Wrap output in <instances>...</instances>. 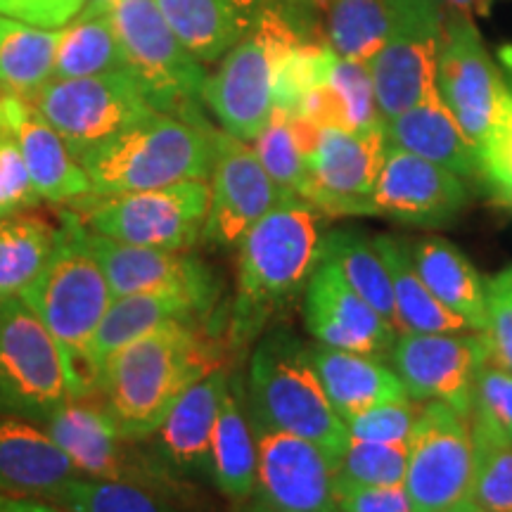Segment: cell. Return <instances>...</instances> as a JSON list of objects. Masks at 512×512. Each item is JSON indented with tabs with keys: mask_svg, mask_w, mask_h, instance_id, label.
<instances>
[{
	"mask_svg": "<svg viewBox=\"0 0 512 512\" xmlns=\"http://www.w3.org/2000/svg\"><path fill=\"white\" fill-rule=\"evenodd\" d=\"M470 430V501L484 512H512V444L477 415H470Z\"/></svg>",
	"mask_w": 512,
	"mask_h": 512,
	"instance_id": "37",
	"label": "cell"
},
{
	"mask_svg": "<svg viewBox=\"0 0 512 512\" xmlns=\"http://www.w3.org/2000/svg\"><path fill=\"white\" fill-rule=\"evenodd\" d=\"M252 147L256 155H259L261 164H264V169L287 195H304L309 169H306V157L302 147H299L297 138H294L290 114L273 110L264 131L252 140Z\"/></svg>",
	"mask_w": 512,
	"mask_h": 512,
	"instance_id": "40",
	"label": "cell"
},
{
	"mask_svg": "<svg viewBox=\"0 0 512 512\" xmlns=\"http://www.w3.org/2000/svg\"><path fill=\"white\" fill-rule=\"evenodd\" d=\"M31 100L76 159L157 112L128 69L79 79H53Z\"/></svg>",
	"mask_w": 512,
	"mask_h": 512,
	"instance_id": "12",
	"label": "cell"
},
{
	"mask_svg": "<svg viewBox=\"0 0 512 512\" xmlns=\"http://www.w3.org/2000/svg\"><path fill=\"white\" fill-rule=\"evenodd\" d=\"M309 0H157L159 10L202 64L219 62L268 10Z\"/></svg>",
	"mask_w": 512,
	"mask_h": 512,
	"instance_id": "24",
	"label": "cell"
},
{
	"mask_svg": "<svg viewBox=\"0 0 512 512\" xmlns=\"http://www.w3.org/2000/svg\"><path fill=\"white\" fill-rule=\"evenodd\" d=\"M126 69L110 5L86 3L67 27H62L53 79H79Z\"/></svg>",
	"mask_w": 512,
	"mask_h": 512,
	"instance_id": "33",
	"label": "cell"
},
{
	"mask_svg": "<svg viewBox=\"0 0 512 512\" xmlns=\"http://www.w3.org/2000/svg\"><path fill=\"white\" fill-rule=\"evenodd\" d=\"M86 389L22 297H0V413L43 425Z\"/></svg>",
	"mask_w": 512,
	"mask_h": 512,
	"instance_id": "7",
	"label": "cell"
},
{
	"mask_svg": "<svg viewBox=\"0 0 512 512\" xmlns=\"http://www.w3.org/2000/svg\"><path fill=\"white\" fill-rule=\"evenodd\" d=\"M209 188V216L202 240L216 247H238L256 221L292 197L273 181L254 147L226 131H216Z\"/></svg>",
	"mask_w": 512,
	"mask_h": 512,
	"instance_id": "18",
	"label": "cell"
},
{
	"mask_svg": "<svg viewBox=\"0 0 512 512\" xmlns=\"http://www.w3.org/2000/svg\"><path fill=\"white\" fill-rule=\"evenodd\" d=\"M86 3H91V5H112L114 0H86Z\"/></svg>",
	"mask_w": 512,
	"mask_h": 512,
	"instance_id": "54",
	"label": "cell"
},
{
	"mask_svg": "<svg viewBox=\"0 0 512 512\" xmlns=\"http://www.w3.org/2000/svg\"><path fill=\"white\" fill-rule=\"evenodd\" d=\"M228 377L226 368H216L185 389L155 434L143 441L152 456L183 482L195 475L209 477L211 437Z\"/></svg>",
	"mask_w": 512,
	"mask_h": 512,
	"instance_id": "23",
	"label": "cell"
},
{
	"mask_svg": "<svg viewBox=\"0 0 512 512\" xmlns=\"http://www.w3.org/2000/svg\"><path fill=\"white\" fill-rule=\"evenodd\" d=\"M110 17L126 69L143 86L152 107L174 117L202 119L197 102L209 74L166 22L157 0H114Z\"/></svg>",
	"mask_w": 512,
	"mask_h": 512,
	"instance_id": "8",
	"label": "cell"
},
{
	"mask_svg": "<svg viewBox=\"0 0 512 512\" xmlns=\"http://www.w3.org/2000/svg\"><path fill=\"white\" fill-rule=\"evenodd\" d=\"M330 83L344 105L349 131H366V128L382 124L380 112H377L370 64L344 60L337 55L330 72Z\"/></svg>",
	"mask_w": 512,
	"mask_h": 512,
	"instance_id": "41",
	"label": "cell"
},
{
	"mask_svg": "<svg viewBox=\"0 0 512 512\" xmlns=\"http://www.w3.org/2000/svg\"><path fill=\"white\" fill-rule=\"evenodd\" d=\"M413 264L430 292L470 325L484 332L489 323L486 313V280L456 245L437 235L422 238L411 245Z\"/></svg>",
	"mask_w": 512,
	"mask_h": 512,
	"instance_id": "30",
	"label": "cell"
},
{
	"mask_svg": "<svg viewBox=\"0 0 512 512\" xmlns=\"http://www.w3.org/2000/svg\"><path fill=\"white\" fill-rule=\"evenodd\" d=\"M418 413L420 401L415 403L413 399L380 403L347 420L349 437L380 444H408Z\"/></svg>",
	"mask_w": 512,
	"mask_h": 512,
	"instance_id": "42",
	"label": "cell"
},
{
	"mask_svg": "<svg viewBox=\"0 0 512 512\" xmlns=\"http://www.w3.org/2000/svg\"><path fill=\"white\" fill-rule=\"evenodd\" d=\"M207 316V309L183 294L136 292L114 297L88 349V370L93 384L98 368L119 349L169 325H200Z\"/></svg>",
	"mask_w": 512,
	"mask_h": 512,
	"instance_id": "27",
	"label": "cell"
},
{
	"mask_svg": "<svg viewBox=\"0 0 512 512\" xmlns=\"http://www.w3.org/2000/svg\"><path fill=\"white\" fill-rule=\"evenodd\" d=\"M501 57H503V64H505V83H508V93H510V100H512V48H503L501 50Z\"/></svg>",
	"mask_w": 512,
	"mask_h": 512,
	"instance_id": "52",
	"label": "cell"
},
{
	"mask_svg": "<svg viewBox=\"0 0 512 512\" xmlns=\"http://www.w3.org/2000/svg\"><path fill=\"white\" fill-rule=\"evenodd\" d=\"M323 211L290 197L238 242V273L228 313V344L245 349L304 290L323 252Z\"/></svg>",
	"mask_w": 512,
	"mask_h": 512,
	"instance_id": "2",
	"label": "cell"
},
{
	"mask_svg": "<svg viewBox=\"0 0 512 512\" xmlns=\"http://www.w3.org/2000/svg\"><path fill=\"white\" fill-rule=\"evenodd\" d=\"M216 131L204 119L155 112L95 145L79 162L93 197L155 190L181 181H209Z\"/></svg>",
	"mask_w": 512,
	"mask_h": 512,
	"instance_id": "3",
	"label": "cell"
},
{
	"mask_svg": "<svg viewBox=\"0 0 512 512\" xmlns=\"http://www.w3.org/2000/svg\"><path fill=\"white\" fill-rule=\"evenodd\" d=\"M403 489L413 512H441L470 501L472 430L467 415L441 401L420 403L408 439Z\"/></svg>",
	"mask_w": 512,
	"mask_h": 512,
	"instance_id": "13",
	"label": "cell"
},
{
	"mask_svg": "<svg viewBox=\"0 0 512 512\" xmlns=\"http://www.w3.org/2000/svg\"><path fill=\"white\" fill-rule=\"evenodd\" d=\"M0 512H64L55 503L34 496H15L0 491Z\"/></svg>",
	"mask_w": 512,
	"mask_h": 512,
	"instance_id": "49",
	"label": "cell"
},
{
	"mask_svg": "<svg viewBox=\"0 0 512 512\" xmlns=\"http://www.w3.org/2000/svg\"><path fill=\"white\" fill-rule=\"evenodd\" d=\"M339 512H413L403 484L354 486L337 484Z\"/></svg>",
	"mask_w": 512,
	"mask_h": 512,
	"instance_id": "48",
	"label": "cell"
},
{
	"mask_svg": "<svg viewBox=\"0 0 512 512\" xmlns=\"http://www.w3.org/2000/svg\"><path fill=\"white\" fill-rule=\"evenodd\" d=\"M41 202L22 150L10 128L0 119V216L29 211Z\"/></svg>",
	"mask_w": 512,
	"mask_h": 512,
	"instance_id": "44",
	"label": "cell"
},
{
	"mask_svg": "<svg viewBox=\"0 0 512 512\" xmlns=\"http://www.w3.org/2000/svg\"><path fill=\"white\" fill-rule=\"evenodd\" d=\"M408 467V444H380L349 437L335 460L337 484L396 486L403 484Z\"/></svg>",
	"mask_w": 512,
	"mask_h": 512,
	"instance_id": "39",
	"label": "cell"
},
{
	"mask_svg": "<svg viewBox=\"0 0 512 512\" xmlns=\"http://www.w3.org/2000/svg\"><path fill=\"white\" fill-rule=\"evenodd\" d=\"M209 200V181H181L126 195L88 197L83 221L100 238L188 252L202 240Z\"/></svg>",
	"mask_w": 512,
	"mask_h": 512,
	"instance_id": "11",
	"label": "cell"
},
{
	"mask_svg": "<svg viewBox=\"0 0 512 512\" xmlns=\"http://www.w3.org/2000/svg\"><path fill=\"white\" fill-rule=\"evenodd\" d=\"M486 313L489 358L512 373V266L486 280Z\"/></svg>",
	"mask_w": 512,
	"mask_h": 512,
	"instance_id": "46",
	"label": "cell"
},
{
	"mask_svg": "<svg viewBox=\"0 0 512 512\" xmlns=\"http://www.w3.org/2000/svg\"><path fill=\"white\" fill-rule=\"evenodd\" d=\"M489 361L484 332H399L387 363L413 401H441L470 418L472 387Z\"/></svg>",
	"mask_w": 512,
	"mask_h": 512,
	"instance_id": "15",
	"label": "cell"
},
{
	"mask_svg": "<svg viewBox=\"0 0 512 512\" xmlns=\"http://www.w3.org/2000/svg\"><path fill=\"white\" fill-rule=\"evenodd\" d=\"M91 242L114 297L136 292H171L183 294L209 313L216 309L221 283L200 256L181 249L124 245L95 233H91Z\"/></svg>",
	"mask_w": 512,
	"mask_h": 512,
	"instance_id": "20",
	"label": "cell"
},
{
	"mask_svg": "<svg viewBox=\"0 0 512 512\" xmlns=\"http://www.w3.org/2000/svg\"><path fill=\"white\" fill-rule=\"evenodd\" d=\"M41 427L83 477L143 486L171 501L188 494L183 479L171 475L143 441L126 439L98 403L69 401Z\"/></svg>",
	"mask_w": 512,
	"mask_h": 512,
	"instance_id": "10",
	"label": "cell"
},
{
	"mask_svg": "<svg viewBox=\"0 0 512 512\" xmlns=\"http://www.w3.org/2000/svg\"><path fill=\"white\" fill-rule=\"evenodd\" d=\"M384 138L387 145L444 166L460 178L479 176V147L467 138L439 91L384 121Z\"/></svg>",
	"mask_w": 512,
	"mask_h": 512,
	"instance_id": "26",
	"label": "cell"
},
{
	"mask_svg": "<svg viewBox=\"0 0 512 512\" xmlns=\"http://www.w3.org/2000/svg\"><path fill=\"white\" fill-rule=\"evenodd\" d=\"M83 8L86 0H0V17L43 29H62Z\"/></svg>",
	"mask_w": 512,
	"mask_h": 512,
	"instance_id": "47",
	"label": "cell"
},
{
	"mask_svg": "<svg viewBox=\"0 0 512 512\" xmlns=\"http://www.w3.org/2000/svg\"><path fill=\"white\" fill-rule=\"evenodd\" d=\"M242 512H285V510H278L273 508V505H268L264 501H259V498H249V501L245 503V508H242Z\"/></svg>",
	"mask_w": 512,
	"mask_h": 512,
	"instance_id": "51",
	"label": "cell"
},
{
	"mask_svg": "<svg viewBox=\"0 0 512 512\" xmlns=\"http://www.w3.org/2000/svg\"><path fill=\"white\" fill-rule=\"evenodd\" d=\"M62 29L0 17V95H34L53 81Z\"/></svg>",
	"mask_w": 512,
	"mask_h": 512,
	"instance_id": "32",
	"label": "cell"
},
{
	"mask_svg": "<svg viewBox=\"0 0 512 512\" xmlns=\"http://www.w3.org/2000/svg\"><path fill=\"white\" fill-rule=\"evenodd\" d=\"M489 422L512 444V373L489 361L482 363L472 387V413Z\"/></svg>",
	"mask_w": 512,
	"mask_h": 512,
	"instance_id": "43",
	"label": "cell"
},
{
	"mask_svg": "<svg viewBox=\"0 0 512 512\" xmlns=\"http://www.w3.org/2000/svg\"><path fill=\"white\" fill-rule=\"evenodd\" d=\"M496 0H444V5L453 10H465L470 12V15H486V12L491 10V5H494Z\"/></svg>",
	"mask_w": 512,
	"mask_h": 512,
	"instance_id": "50",
	"label": "cell"
},
{
	"mask_svg": "<svg viewBox=\"0 0 512 512\" xmlns=\"http://www.w3.org/2000/svg\"><path fill=\"white\" fill-rule=\"evenodd\" d=\"M22 299L57 339L86 396L91 394L88 349L114 294L81 214L62 211L53 254Z\"/></svg>",
	"mask_w": 512,
	"mask_h": 512,
	"instance_id": "4",
	"label": "cell"
},
{
	"mask_svg": "<svg viewBox=\"0 0 512 512\" xmlns=\"http://www.w3.org/2000/svg\"><path fill=\"white\" fill-rule=\"evenodd\" d=\"M320 259L330 261L344 275L351 290L361 294L396 332H401L394 306L392 280H389L382 254L377 252L375 238H368L363 230L356 228L330 230V233L323 235Z\"/></svg>",
	"mask_w": 512,
	"mask_h": 512,
	"instance_id": "34",
	"label": "cell"
},
{
	"mask_svg": "<svg viewBox=\"0 0 512 512\" xmlns=\"http://www.w3.org/2000/svg\"><path fill=\"white\" fill-rule=\"evenodd\" d=\"M57 226L31 211L0 216V297H22L55 249Z\"/></svg>",
	"mask_w": 512,
	"mask_h": 512,
	"instance_id": "35",
	"label": "cell"
},
{
	"mask_svg": "<svg viewBox=\"0 0 512 512\" xmlns=\"http://www.w3.org/2000/svg\"><path fill=\"white\" fill-rule=\"evenodd\" d=\"M437 91L477 147L494 131L510 98L505 76L498 72L472 15L465 10L446 12Z\"/></svg>",
	"mask_w": 512,
	"mask_h": 512,
	"instance_id": "14",
	"label": "cell"
},
{
	"mask_svg": "<svg viewBox=\"0 0 512 512\" xmlns=\"http://www.w3.org/2000/svg\"><path fill=\"white\" fill-rule=\"evenodd\" d=\"M245 399L254 425L309 439L335 460L347 446V422L325 394L309 344L292 332L275 330L261 339L249 358Z\"/></svg>",
	"mask_w": 512,
	"mask_h": 512,
	"instance_id": "5",
	"label": "cell"
},
{
	"mask_svg": "<svg viewBox=\"0 0 512 512\" xmlns=\"http://www.w3.org/2000/svg\"><path fill=\"white\" fill-rule=\"evenodd\" d=\"M479 176L491 195L512 207V100L508 98L494 131L479 145Z\"/></svg>",
	"mask_w": 512,
	"mask_h": 512,
	"instance_id": "45",
	"label": "cell"
},
{
	"mask_svg": "<svg viewBox=\"0 0 512 512\" xmlns=\"http://www.w3.org/2000/svg\"><path fill=\"white\" fill-rule=\"evenodd\" d=\"M325 10L328 46L339 57L370 64L384 46V0H318Z\"/></svg>",
	"mask_w": 512,
	"mask_h": 512,
	"instance_id": "36",
	"label": "cell"
},
{
	"mask_svg": "<svg viewBox=\"0 0 512 512\" xmlns=\"http://www.w3.org/2000/svg\"><path fill=\"white\" fill-rule=\"evenodd\" d=\"M309 354L325 394L344 422L380 403L411 399L401 377L382 358L323 344H311Z\"/></svg>",
	"mask_w": 512,
	"mask_h": 512,
	"instance_id": "28",
	"label": "cell"
},
{
	"mask_svg": "<svg viewBox=\"0 0 512 512\" xmlns=\"http://www.w3.org/2000/svg\"><path fill=\"white\" fill-rule=\"evenodd\" d=\"M309 3L268 10L207 76L202 102L230 136L252 143L273 114L275 69L287 50L306 43Z\"/></svg>",
	"mask_w": 512,
	"mask_h": 512,
	"instance_id": "6",
	"label": "cell"
},
{
	"mask_svg": "<svg viewBox=\"0 0 512 512\" xmlns=\"http://www.w3.org/2000/svg\"><path fill=\"white\" fill-rule=\"evenodd\" d=\"M245 387L230 375L209 451V479L230 501L247 503L256 489V439L245 411Z\"/></svg>",
	"mask_w": 512,
	"mask_h": 512,
	"instance_id": "29",
	"label": "cell"
},
{
	"mask_svg": "<svg viewBox=\"0 0 512 512\" xmlns=\"http://www.w3.org/2000/svg\"><path fill=\"white\" fill-rule=\"evenodd\" d=\"M304 325L316 344L387 361L396 332L330 261L320 259L304 287Z\"/></svg>",
	"mask_w": 512,
	"mask_h": 512,
	"instance_id": "21",
	"label": "cell"
},
{
	"mask_svg": "<svg viewBox=\"0 0 512 512\" xmlns=\"http://www.w3.org/2000/svg\"><path fill=\"white\" fill-rule=\"evenodd\" d=\"M370 202L373 216L408 226L439 228L463 211L467 188L463 178L444 166L387 145Z\"/></svg>",
	"mask_w": 512,
	"mask_h": 512,
	"instance_id": "19",
	"label": "cell"
},
{
	"mask_svg": "<svg viewBox=\"0 0 512 512\" xmlns=\"http://www.w3.org/2000/svg\"><path fill=\"white\" fill-rule=\"evenodd\" d=\"M441 512H484V510L479 508V505H477L475 501H465V503H460V505H453V508H448V510H441Z\"/></svg>",
	"mask_w": 512,
	"mask_h": 512,
	"instance_id": "53",
	"label": "cell"
},
{
	"mask_svg": "<svg viewBox=\"0 0 512 512\" xmlns=\"http://www.w3.org/2000/svg\"><path fill=\"white\" fill-rule=\"evenodd\" d=\"M375 247L387 264L401 332H467L470 325L448 311L430 292L413 264L411 245L396 235H375Z\"/></svg>",
	"mask_w": 512,
	"mask_h": 512,
	"instance_id": "31",
	"label": "cell"
},
{
	"mask_svg": "<svg viewBox=\"0 0 512 512\" xmlns=\"http://www.w3.org/2000/svg\"><path fill=\"white\" fill-rule=\"evenodd\" d=\"M223 368L221 347L200 325H169L112 354L95 373L98 406L131 441H145L185 389Z\"/></svg>",
	"mask_w": 512,
	"mask_h": 512,
	"instance_id": "1",
	"label": "cell"
},
{
	"mask_svg": "<svg viewBox=\"0 0 512 512\" xmlns=\"http://www.w3.org/2000/svg\"><path fill=\"white\" fill-rule=\"evenodd\" d=\"M0 119L15 136L41 200L69 204L93 197L91 181L81 162L34 100L22 95H0Z\"/></svg>",
	"mask_w": 512,
	"mask_h": 512,
	"instance_id": "22",
	"label": "cell"
},
{
	"mask_svg": "<svg viewBox=\"0 0 512 512\" xmlns=\"http://www.w3.org/2000/svg\"><path fill=\"white\" fill-rule=\"evenodd\" d=\"M387 138L384 124L366 131L323 128L316 150L306 159L302 200L325 216H373V197Z\"/></svg>",
	"mask_w": 512,
	"mask_h": 512,
	"instance_id": "16",
	"label": "cell"
},
{
	"mask_svg": "<svg viewBox=\"0 0 512 512\" xmlns=\"http://www.w3.org/2000/svg\"><path fill=\"white\" fill-rule=\"evenodd\" d=\"M384 12L387 36L370 62L382 124L437 93L446 24L444 0H384Z\"/></svg>",
	"mask_w": 512,
	"mask_h": 512,
	"instance_id": "9",
	"label": "cell"
},
{
	"mask_svg": "<svg viewBox=\"0 0 512 512\" xmlns=\"http://www.w3.org/2000/svg\"><path fill=\"white\" fill-rule=\"evenodd\" d=\"M64 512H185L171 498L143 486L76 477L53 501Z\"/></svg>",
	"mask_w": 512,
	"mask_h": 512,
	"instance_id": "38",
	"label": "cell"
},
{
	"mask_svg": "<svg viewBox=\"0 0 512 512\" xmlns=\"http://www.w3.org/2000/svg\"><path fill=\"white\" fill-rule=\"evenodd\" d=\"M254 498L285 512H339L335 458L297 434L254 425Z\"/></svg>",
	"mask_w": 512,
	"mask_h": 512,
	"instance_id": "17",
	"label": "cell"
},
{
	"mask_svg": "<svg viewBox=\"0 0 512 512\" xmlns=\"http://www.w3.org/2000/svg\"><path fill=\"white\" fill-rule=\"evenodd\" d=\"M83 477L46 430L22 418H0V491L53 501Z\"/></svg>",
	"mask_w": 512,
	"mask_h": 512,
	"instance_id": "25",
	"label": "cell"
}]
</instances>
